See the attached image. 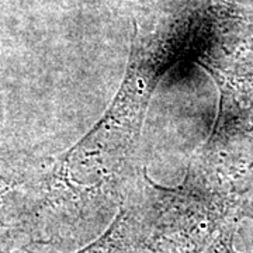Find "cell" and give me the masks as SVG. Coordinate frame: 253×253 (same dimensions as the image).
Returning a JSON list of instances; mask_svg holds the SVG:
<instances>
[{"label": "cell", "instance_id": "1", "mask_svg": "<svg viewBox=\"0 0 253 253\" xmlns=\"http://www.w3.org/2000/svg\"><path fill=\"white\" fill-rule=\"evenodd\" d=\"M23 179V172L0 155V248H13L18 238H31L36 201L18 190Z\"/></svg>", "mask_w": 253, "mask_h": 253}, {"label": "cell", "instance_id": "2", "mask_svg": "<svg viewBox=\"0 0 253 253\" xmlns=\"http://www.w3.org/2000/svg\"><path fill=\"white\" fill-rule=\"evenodd\" d=\"M76 253H132V244L126 234V225L120 224L118 217L100 239Z\"/></svg>", "mask_w": 253, "mask_h": 253}, {"label": "cell", "instance_id": "3", "mask_svg": "<svg viewBox=\"0 0 253 253\" xmlns=\"http://www.w3.org/2000/svg\"><path fill=\"white\" fill-rule=\"evenodd\" d=\"M0 253H33L28 251H16L13 248H0Z\"/></svg>", "mask_w": 253, "mask_h": 253}]
</instances>
